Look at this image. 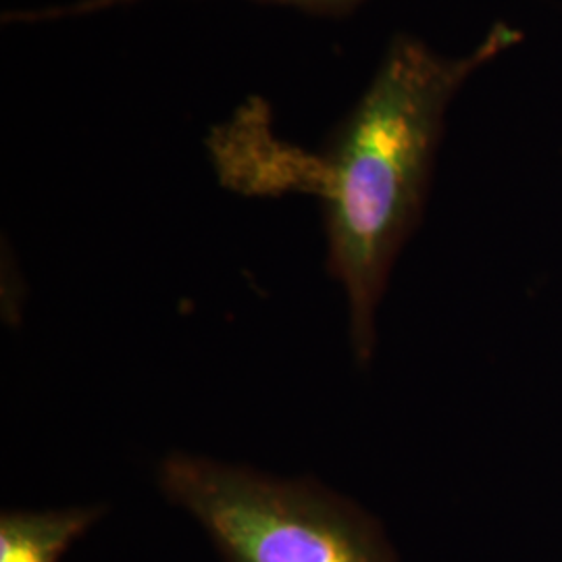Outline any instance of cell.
<instances>
[{"mask_svg": "<svg viewBox=\"0 0 562 562\" xmlns=\"http://www.w3.org/2000/svg\"><path fill=\"white\" fill-rule=\"evenodd\" d=\"M521 41V30L498 21L473 50L448 57L401 32L322 153L273 140L259 120L252 127L240 121L211 144L227 188L294 190L322 201L327 271L348 301L357 362L367 364L375 352L378 308L394 262L422 223L450 104L482 67Z\"/></svg>", "mask_w": 562, "mask_h": 562, "instance_id": "obj_1", "label": "cell"}, {"mask_svg": "<svg viewBox=\"0 0 562 562\" xmlns=\"http://www.w3.org/2000/svg\"><path fill=\"white\" fill-rule=\"evenodd\" d=\"M159 487L201 522L225 562H398L380 522L311 477L173 452Z\"/></svg>", "mask_w": 562, "mask_h": 562, "instance_id": "obj_2", "label": "cell"}, {"mask_svg": "<svg viewBox=\"0 0 562 562\" xmlns=\"http://www.w3.org/2000/svg\"><path fill=\"white\" fill-rule=\"evenodd\" d=\"M102 513L104 506L4 510L0 515V562H59Z\"/></svg>", "mask_w": 562, "mask_h": 562, "instance_id": "obj_3", "label": "cell"}, {"mask_svg": "<svg viewBox=\"0 0 562 562\" xmlns=\"http://www.w3.org/2000/svg\"><path fill=\"white\" fill-rule=\"evenodd\" d=\"M140 0H78L74 4H63V7H46L38 11H11L4 15V21L9 23H32V21L65 20V18H83V15H94L101 11H111L117 7H127ZM257 2H267V4H280V7H292L299 9L306 15H317V18H348L361 7L364 0H257Z\"/></svg>", "mask_w": 562, "mask_h": 562, "instance_id": "obj_4", "label": "cell"}]
</instances>
